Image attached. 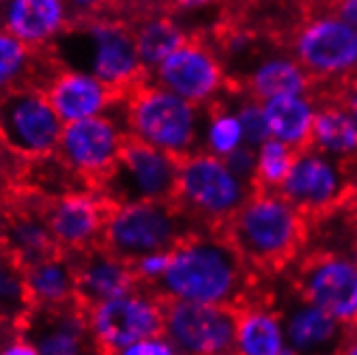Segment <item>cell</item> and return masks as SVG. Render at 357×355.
<instances>
[{
    "label": "cell",
    "mask_w": 357,
    "mask_h": 355,
    "mask_svg": "<svg viewBox=\"0 0 357 355\" xmlns=\"http://www.w3.org/2000/svg\"><path fill=\"white\" fill-rule=\"evenodd\" d=\"M325 7L357 31V0H327Z\"/></svg>",
    "instance_id": "60d3db41"
},
{
    "label": "cell",
    "mask_w": 357,
    "mask_h": 355,
    "mask_svg": "<svg viewBox=\"0 0 357 355\" xmlns=\"http://www.w3.org/2000/svg\"><path fill=\"white\" fill-rule=\"evenodd\" d=\"M200 226L174 200L127 202L108 211L104 246L132 263L151 252H170Z\"/></svg>",
    "instance_id": "8992f818"
},
{
    "label": "cell",
    "mask_w": 357,
    "mask_h": 355,
    "mask_svg": "<svg viewBox=\"0 0 357 355\" xmlns=\"http://www.w3.org/2000/svg\"><path fill=\"white\" fill-rule=\"evenodd\" d=\"M263 110L271 138L287 142L295 151L310 146L312 125L319 110L317 97L312 93L263 99Z\"/></svg>",
    "instance_id": "d4e9b609"
},
{
    "label": "cell",
    "mask_w": 357,
    "mask_h": 355,
    "mask_svg": "<svg viewBox=\"0 0 357 355\" xmlns=\"http://www.w3.org/2000/svg\"><path fill=\"white\" fill-rule=\"evenodd\" d=\"M26 285L33 306H61L75 301V269L65 252L26 267Z\"/></svg>",
    "instance_id": "f1b7e54d"
},
{
    "label": "cell",
    "mask_w": 357,
    "mask_h": 355,
    "mask_svg": "<svg viewBox=\"0 0 357 355\" xmlns=\"http://www.w3.org/2000/svg\"><path fill=\"white\" fill-rule=\"evenodd\" d=\"M280 319L287 345L295 355H338L347 340L349 325L299 295L280 312Z\"/></svg>",
    "instance_id": "ffe728a7"
},
{
    "label": "cell",
    "mask_w": 357,
    "mask_h": 355,
    "mask_svg": "<svg viewBox=\"0 0 357 355\" xmlns=\"http://www.w3.org/2000/svg\"><path fill=\"white\" fill-rule=\"evenodd\" d=\"M178 162L164 151L138 140H127L119 160L95 190L110 207L127 202L174 200Z\"/></svg>",
    "instance_id": "9c48e42d"
},
{
    "label": "cell",
    "mask_w": 357,
    "mask_h": 355,
    "mask_svg": "<svg viewBox=\"0 0 357 355\" xmlns=\"http://www.w3.org/2000/svg\"><path fill=\"white\" fill-rule=\"evenodd\" d=\"M297 151L278 138H267L257 149V190H278L284 183Z\"/></svg>",
    "instance_id": "1f68e13d"
},
{
    "label": "cell",
    "mask_w": 357,
    "mask_h": 355,
    "mask_svg": "<svg viewBox=\"0 0 357 355\" xmlns=\"http://www.w3.org/2000/svg\"><path fill=\"white\" fill-rule=\"evenodd\" d=\"M31 310L33 299L26 285V269L0 250V323L20 327Z\"/></svg>",
    "instance_id": "f546056e"
},
{
    "label": "cell",
    "mask_w": 357,
    "mask_h": 355,
    "mask_svg": "<svg viewBox=\"0 0 357 355\" xmlns=\"http://www.w3.org/2000/svg\"><path fill=\"white\" fill-rule=\"evenodd\" d=\"M220 0H168L170 5V13L181 17V15H198V13H205L209 9H213Z\"/></svg>",
    "instance_id": "f35d334b"
},
{
    "label": "cell",
    "mask_w": 357,
    "mask_h": 355,
    "mask_svg": "<svg viewBox=\"0 0 357 355\" xmlns=\"http://www.w3.org/2000/svg\"><path fill=\"white\" fill-rule=\"evenodd\" d=\"M295 61L317 84L336 86L357 78V31L327 7L295 24L289 37Z\"/></svg>",
    "instance_id": "52a82bcc"
},
{
    "label": "cell",
    "mask_w": 357,
    "mask_h": 355,
    "mask_svg": "<svg viewBox=\"0 0 357 355\" xmlns=\"http://www.w3.org/2000/svg\"><path fill=\"white\" fill-rule=\"evenodd\" d=\"M110 205L93 186L71 190L45 202V218L61 252H82L104 246Z\"/></svg>",
    "instance_id": "e0dca14e"
},
{
    "label": "cell",
    "mask_w": 357,
    "mask_h": 355,
    "mask_svg": "<svg viewBox=\"0 0 357 355\" xmlns=\"http://www.w3.org/2000/svg\"><path fill=\"white\" fill-rule=\"evenodd\" d=\"M75 269V297L86 310L132 291L138 282L132 265L106 246H95L67 255Z\"/></svg>",
    "instance_id": "d6986e66"
},
{
    "label": "cell",
    "mask_w": 357,
    "mask_h": 355,
    "mask_svg": "<svg viewBox=\"0 0 357 355\" xmlns=\"http://www.w3.org/2000/svg\"><path fill=\"white\" fill-rule=\"evenodd\" d=\"M355 323H357V312H355Z\"/></svg>",
    "instance_id": "7dc6e473"
},
{
    "label": "cell",
    "mask_w": 357,
    "mask_h": 355,
    "mask_svg": "<svg viewBox=\"0 0 357 355\" xmlns=\"http://www.w3.org/2000/svg\"><path fill=\"white\" fill-rule=\"evenodd\" d=\"M112 355H181V353L172 347V342L166 336H155V338H144L134 345H127Z\"/></svg>",
    "instance_id": "d590c367"
},
{
    "label": "cell",
    "mask_w": 357,
    "mask_h": 355,
    "mask_svg": "<svg viewBox=\"0 0 357 355\" xmlns=\"http://www.w3.org/2000/svg\"><path fill=\"white\" fill-rule=\"evenodd\" d=\"M243 144V130L235 108L224 104L222 99L207 106L205 123H202L200 149L211 156L226 158Z\"/></svg>",
    "instance_id": "4dcf8cb0"
},
{
    "label": "cell",
    "mask_w": 357,
    "mask_h": 355,
    "mask_svg": "<svg viewBox=\"0 0 357 355\" xmlns=\"http://www.w3.org/2000/svg\"><path fill=\"white\" fill-rule=\"evenodd\" d=\"M329 97H334L338 104L353 116V121L357 123V78L336 86L334 91H331Z\"/></svg>",
    "instance_id": "74e56055"
},
{
    "label": "cell",
    "mask_w": 357,
    "mask_h": 355,
    "mask_svg": "<svg viewBox=\"0 0 357 355\" xmlns=\"http://www.w3.org/2000/svg\"><path fill=\"white\" fill-rule=\"evenodd\" d=\"M127 22L132 24L136 50L142 67L146 69V75L190 37L183 24L170 11L144 9L134 20Z\"/></svg>",
    "instance_id": "484cf974"
},
{
    "label": "cell",
    "mask_w": 357,
    "mask_h": 355,
    "mask_svg": "<svg viewBox=\"0 0 357 355\" xmlns=\"http://www.w3.org/2000/svg\"><path fill=\"white\" fill-rule=\"evenodd\" d=\"M222 233L250 267L278 271L301 252L305 216L278 190H257L228 220Z\"/></svg>",
    "instance_id": "3957f363"
},
{
    "label": "cell",
    "mask_w": 357,
    "mask_h": 355,
    "mask_svg": "<svg viewBox=\"0 0 357 355\" xmlns=\"http://www.w3.org/2000/svg\"><path fill=\"white\" fill-rule=\"evenodd\" d=\"M146 78L200 108L220 101L228 86V73L218 50L200 37H188Z\"/></svg>",
    "instance_id": "4fadbf2b"
},
{
    "label": "cell",
    "mask_w": 357,
    "mask_h": 355,
    "mask_svg": "<svg viewBox=\"0 0 357 355\" xmlns=\"http://www.w3.org/2000/svg\"><path fill=\"white\" fill-rule=\"evenodd\" d=\"M239 3H252V0H239Z\"/></svg>",
    "instance_id": "bcb514c9"
},
{
    "label": "cell",
    "mask_w": 357,
    "mask_h": 355,
    "mask_svg": "<svg viewBox=\"0 0 357 355\" xmlns=\"http://www.w3.org/2000/svg\"><path fill=\"white\" fill-rule=\"evenodd\" d=\"M297 295L308 299L344 325L357 312V261L338 252H319L305 259L295 278Z\"/></svg>",
    "instance_id": "2e32d148"
},
{
    "label": "cell",
    "mask_w": 357,
    "mask_h": 355,
    "mask_svg": "<svg viewBox=\"0 0 357 355\" xmlns=\"http://www.w3.org/2000/svg\"><path fill=\"white\" fill-rule=\"evenodd\" d=\"M243 86L248 95L257 99H269L278 95H305L314 91V80L308 75L293 54L269 52L254 61L248 71Z\"/></svg>",
    "instance_id": "603a6c76"
},
{
    "label": "cell",
    "mask_w": 357,
    "mask_h": 355,
    "mask_svg": "<svg viewBox=\"0 0 357 355\" xmlns=\"http://www.w3.org/2000/svg\"><path fill=\"white\" fill-rule=\"evenodd\" d=\"M0 355H39V351L29 340H24L20 334H15L11 340H7L0 347Z\"/></svg>",
    "instance_id": "7bdbcfd3"
},
{
    "label": "cell",
    "mask_w": 357,
    "mask_h": 355,
    "mask_svg": "<svg viewBox=\"0 0 357 355\" xmlns=\"http://www.w3.org/2000/svg\"><path fill=\"white\" fill-rule=\"evenodd\" d=\"M233 108H235V112L239 116L241 130H243V142L248 146L259 149L267 138H271L261 99L248 95L241 101H237V106H233Z\"/></svg>",
    "instance_id": "d6a6232c"
},
{
    "label": "cell",
    "mask_w": 357,
    "mask_h": 355,
    "mask_svg": "<svg viewBox=\"0 0 357 355\" xmlns=\"http://www.w3.org/2000/svg\"><path fill=\"white\" fill-rule=\"evenodd\" d=\"M205 108L149 78L125 93V125L132 140L183 160L200 149Z\"/></svg>",
    "instance_id": "277c9868"
},
{
    "label": "cell",
    "mask_w": 357,
    "mask_h": 355,
    "mask_svg": "<svg viewBox=\"0 0 357 355\" xmlns=\"http://www.w3.org/2000/svg\"><path fill=\"white\" fill-rule=\"evenodd\" d=\"M45 52L47 50H35L0 29V95L24 86L43 89L59 69L52 54L45 56Z\"/></svg>",
    "instance_id": "cb8c5ba5"
},
{
    "label": "cell",
    "mask_w": 357,
    "mask_h": 355,
    "mask_svg": "<svg viewBox=\"0 0 357 355\" xmlns=\"http://www.w3.org/2000/svg\"><path fill=\"white\" fill-rule=\"evenodd\" d=\"M338 355H357V336H347Z\"/></svg>",
    "instance_id": "ee69618b"
},
{
    "label": "cell",
    "mask_w": 357,
    "mask_h": 355,
    "mask_svg": "<svg viewBox=\"0 0 357 355\" xmlns=\"http://www.w3.org/2000/svg\"><path fill=\"white\" fill-rule=\"evenodd\" d=\"M168 263H170V252H151V255H144L132 261L130 265L136 275V282L151 289L164 275V271L168 269Z\"/></svg>",
    "instance_id": "836d02e7"
},
{
    "label": "cell",
    "mask_w": 357,
    "mask_h": 355,
    "mask_svg": "<svg viewBox=\"0 0 357 355\" xmlns=\"http://www.w3.org/2000/svg\"><path fill=\"white\" fill-rule=\"evenodd\" d=\"M89 319L101 351L112 355L138 340L164 336V299L149 287L136 285L89 310Z\"/></svg>",
    "instance_id": "7c38bea8"
},
{
    "label": "cell",
    "mask_w": 357,
    "mask_h": 355,
    "mask_svg": "<svg viewBox=\"0 0 357 355\" xmlns=\"http://www.w3.org/2000/svg\"><path fill=\"white\" fill-rule=\"evenodd\" d=\"M47 52L59 67L89 71L121 95L146 80L132 24L119 15H108V11L84 22H73Z\"/></svg>",
    "instance_id": "7a4b0ae2"
},
{
    "label": "cell",
    "mask_w": 357,
    "mask_h": 355,
    "mask_svg": "<svg viewBox=\"0 0 357 355\" xmlns=\"http://www.w3.org/2000/svg\"><path fill=\"white\" fill-rule=\"evenodd\" d=\"M310 146L342 166L357 160V123L334 97L323 101L317 110Z\"/></svg>",
    "instance_id": "4316f807"
},
{
    "label": "cell",
    "mask_w": 357,
    "mask_h": 355,
    "mask_svg": "<svg viewBox=\"0 0 357 355\" xmlns=\"http://www.w3.org/2000/svg\"><path fill=\"white\" fill-rule=\"evenodd\" d=\"M106 7L108 13L114 15H138L144 11L146 7V0H106Z\"/></svg>",
    "instance_id": "b9f144b4"
},
{
    "label": "cell",
    "mask_w": 357,
    "mask_h": 355,
    "mask_svg": "<svg viewBox=\"0 0 357 355\" xmlns=\"http://www.w3.org/2000/svg\"><path fill=\"white\" fill-rule=\"evenodd\" d=\"M224 160H226L228 166H231V170L239 176V179L254 186V176H257V149L243 144L237 151H233L231 156H226ZM254 188H257V186H254Z\"/></svg>",
    "instance_id": "e575fe53"
},
{
    "label": "cell",
    "mask_w": 357,
    "mask_h": 355,
    "mask_svg": "<svg viewBox=\"0 0 357 355\" xmlns=\"http://www.w3.org/2000/svg\"><path fill=\"white\" fill-rule=\"evenodd\" d=\"M43 91L47 99L52 101L63 123L104 114L112 108L116 97L121 95L104 80H99L97 75L71 67H59L43 86Z\"/></svg>",
    "instance_id": "7402d4cb"
},
{
    "label": "cell",
    "mask_w": 357,
    "mask_h": 355,
    "mask_svg": "<svg viewBox=\"0 0 357 355\" xmlns=\"http://www.w3.org/2000/svg\"><path fill=\"white\" fill-rule=\"evenodd\" d=\"M39 355H104L91 327L89 310L75 299L61 306H33L17 327Z\"/></svg>",
    "instance_id": "9a60e30c"
},
{
    "label": "cell",
    "mask_w": 357,
    "mask_h": 355,
    "mask_svg": "<svg viewBox=\"0 0 357 355\" xmlns=\"http://www.w3.org/2000/svg\"><path fill=\"white\" fill-rule=\"evenodd\" d=\"M15 334H17V327H11V325L0 323V347H3L7 340H11Z\"/></svg>",
    "instance_id": "f6af8a7d"
},
{
    "label": "cell",
    "mask_w": 357,
    "mask_h": 355,
    "mask_svg": "<svg viewBox=\"0 0 357 355\" xmlns=\"http://www.w3.org/2000/svg\"><path fill=\"white\" fill-rule=\"evenodd\" d=\"M254 192L257 188L239 179L224 158L202 149L178 162L174 202L207 231H222Z\"/></svg>",
    "instance_id": "5b68a950"
},
{
    "label": "cell",
    "mask_w": 357,
    "mask_h": 355,
    "mask_svg": "<svg viewBox=\"0 0 357 355\" xmlns=\"http://www.w3.org/2000/svg\"><path fill=\"white\" fill-rule=\"evenodd\" d=\"M65 123L39 86L0 95V138L22 162L54 156Z\"/></svg>",
    "instance_id": "30bf717a"
},
{
    "label": "cell",
    "mask_w": 357,
    "mask_h": 355,
    "mask_svg": "<svg viewBox=\"0 0 357 355\" xmlns=\"http://www.w3.org/2000/svg\"><path fill=\"white\" fill-rule=\"evenodd\" d=\"M24 166V162L22 160H17L11 151L5 146V142H3V138H0V186H3L5 181H9L11 176H17L22 170H17V168H22Z\"/></svg>",
    "instance_id": "ab89813d"
},
{
    "label": "cell",
    "mask_w": 357,
    "mask_h": 355,
    "mask_svg": "<svg viewBox=\"0 0 357 355\" xmlns=\"http://www.w3.org/2000/svg\"><path fill=\"white\" fill-rule=\"evenodd\" d=\"M65 5L73 22H84L108 11L106 0H65Z\"/></svg>",
    "instance_id": "8d00e7d4"
},
{
    "label": "cell",
    "mask_w": 357,
    "mask_h": 355,
    "mask_svg": "<svg viewBox=\"0 0 357 355\" xmlns=\"http://www.w3.org/2000/svg\"><path fill=\"white\" fill-rule=\"evenodd\" d=\"M239 308L164 299V336L181 355H235Z\"/></svg>",
    "instance_id": "8fae6325"
},
{
    "label": "cell",
    "mask_w": 357,
    "mask_h": 355,
    "mask_svg": "<svg viewBox=\"0 0 357 355\" xmlns=\"http://www.w3.org/2000/svg\"><path fill=\"white\" fill-rule=\"evenodd\" d=\"M250 269L222 231L200 228L170 250L168 269L151 291L162 299L241 308Z\"/></svg>",
    "instance_id": "6da1fadb"
},
{
    "label": "cell",
    "mask_w": 357,
    "mask_h": 355,
    "mask_svg": "<svg viewBox=\"0 0 357 355\" xmlns=\"http://www.w3.org/2000/svg\"><path fill=\"white\" fill-rule=\"evenodd\" d=\"M235 355H295L287 345L280 312L243 303L239 308Z\"/></svg>",
    "instance_id": "83f0119b"
},
{
    "label": "cell",
    "mask_w": 357,
    "mask_h": 355,
    "mask_svg": "<svg viewBox=\"0 0 357 355\" xmlns=\"http://www.w3.org/2000/svg\"><path fill=\"white\" fill-rule=\"evenodd\" d=\"M71 24L65 0H0V29L35 50H50Z\"/></svg>",
    "instance_id": "44dd1931"
},
{
    "label": "cell",
    "mask_w": 357,
    "mask_h": 355,
    "mask_svg": "<svg viewBox=\"0 0 357 355\" xmlns=\"http://www.w3.org/2000/svg\"><path fill=\"white\" fill-rule=\"evenodd\" d=\"M127 140L125 95H119L108 112L65 123L56 156L75 176L95 188L110 172Z\"/></svg>",
    "instance_id": "ba28073f"
},
{
    "label": "cell",
    "mask_w": 357,
    "mask_h": 355,
    "mask_svg": "<svg viewBox=\"0 0 357 355\" xmlns=\"http://www.w3.org/2000/svg\"><path fill=\"white\" fill-rule=\"evenodd\" d=\"M39 194L29 202H11L0 207V250L11 255L24 269L56 255L59 246L45 218V202L35 205Z\"/></svg>",
    "instance_id": "ac0fdd59"
},
{
    "label": "cell",
    "mask_w": 357,
    "mask_h": 355,
    "mask_svg": "<svg viewBox=\"0 0 357 355\" xmlns=\"http://www.w3.org/2000/svg\"><path fill=\"white\" fill-rule=\"evenodd\" d=\"M349 190L347 166L323 156L314 146L297 151L284 183L278 188V192L305 218H319L336 209Z\"/></svg>",
    "instance_id": "5bb4252c"
}]
</instances>
